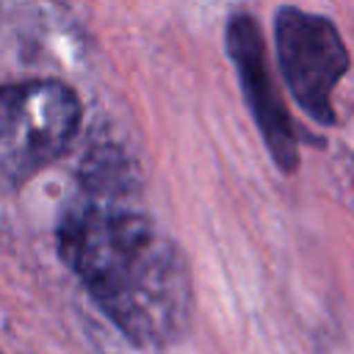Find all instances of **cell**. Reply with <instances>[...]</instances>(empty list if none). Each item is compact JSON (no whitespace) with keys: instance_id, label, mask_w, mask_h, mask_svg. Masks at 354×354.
Masks as SVG:
<instances>
[{"instance_id":"obj_3","label":"cell","mask_w":354,"mask_h":354,"mask_svg":"<svg viewBox=\"0 0 354 354\" xmlns=\"http://www.w3.org/2000/svg\"><path fill=\"white\" fill-rule=\"evenodd\" d=\"M274 50L288 91L321 127L335 124V88L351 66L348 47L329 17L282 6L274 14Z\"/></svg>"},{"instance_id":"obj_2","label":"cell","mask_w":354,"mask_h":354,"mask_svg":"<svg viewBox=\"0 0 354 354\" xmlns=\"http://www.w3.org/2000/svg\"><path fill=\"white\" fill-rule=\"evenodd\" d=\"M83 124L77 91L58 77L8 83L0 97V174L6 188H22L55 163Z\"/></svg>"},{"instance_id":"obj_4","label":"cell","mask_w":354,"mask_h":354,"mask_svg":"<svg viewBox=\"0 0 354 354\" xmlns=\"http://www.w3.org/2000/svg\"><path fill=\"white\" fill-rule=\"evenodd\" d=\"M224 44L235 66L241 94L249 105V113L263 136V144L271 160L285 174L296 171L299 169V133L290 122V113L268 69L266 41H263L257 19L249 11H235L224 28Z\"/></svg>"},{"instance_id":"obj_1","label":"cell","mask_w":354,"mask_h":354,"mask_svg":"<svg viewBox=\"0 0 354 354\" xmlns=\"http://www.w3.org/2000/svg\"><path fill=\"white\" fill-rule=\"evenodd\" d=\"M55 246L97 310L133 346L158 348L188 332V260L144 207L138 166L119 144L86 149L55 224Z\"/></svg>"}]
</instances>
